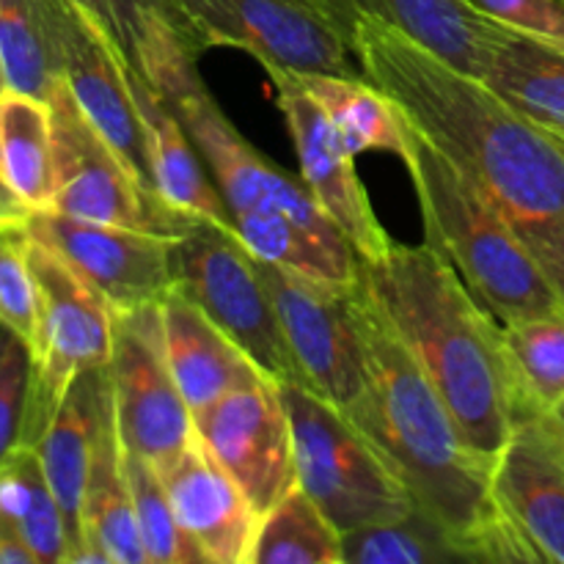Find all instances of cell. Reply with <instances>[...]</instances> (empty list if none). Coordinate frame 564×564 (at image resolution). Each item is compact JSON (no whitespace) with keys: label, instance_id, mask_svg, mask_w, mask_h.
Here are the masks:
<instances>
[{"label":"cell","instance_id":"4316f807","mask_svg":"<svg viewBox=\"0 0 564 564\" xmlns=\"http://www.w3.org/2000/svg\"><path fill=\"white\" fill-rule=\"evenodd\" d=\"M0 154L11 187L28 209H53L55 169L50 102L6 88L0 97Z\"/></svg>","mask_w":564,"mask_h":564},{"label":"cell","instance_id":"ffe728a7","mask_svg":"<svg viewBox=\"0 0 564 564\" xmlns=\"http://www.w3.org/2000/svg\"><path fill=\"white\" fill-rule=\"evenodd\" d=\"M110 383L108 369H88L72 380L69 391L61 400L53 422L33 446L42 460L44 477L55 496L66 529V564L80 562L86 551L83 538V496H86L88 471H91L94 444H97L99 422L108 405Z\"/></svg>","mask_w":564,"mask_h":564},{"label":"cell","instance_id":"484cf974","mask_svg":"<svg viewBox=\"0 0 564 564\" xmlns=\"http://www.w3.org/2000/svg\"><path fill=\"white\" fill-rule=\"evenodd\" d=\"M314 102L328 113L347 147L356 154L389 152L405 158L408 119L400 105L367 77L297 75Z\"/></svg>","mask_w":564,"mask_h":564},{"label":"cell","instance_id":"6da1fadb","mask_svg":"<svg viewBox=\"0 0 564 564\" xmlns=\"http://www.w3.org/2000/svg\"><path fill=\"white\" fill-rule=\"evenodd\" d=\"M350 47L364 77L499 209L564 303L562 138L386 22H358Z\"/></svg>","mask_w":564,"mask_h":564},{"label":"cell","instance_id":"8d00e7d4","mask_svg":"<svg viewBox=\"0 0 564 564\" xmlns=\"http://www.w3.org/2000/svg\"><path fill=\"white\" fill-rule=\"evenodd\" d=\"M549 413H551V419H554L556 430H560V438H562V446H564V400L560 402V405L551 408Z\"/></svg>","mask_w":564,"mask_h":564},{"label":"cell","instance_id":"7a4b0ae2","mask_svg":"<svg viewBox=\"0 0 564 564\" xmlns=\"http://www.w3.org/2000/svg\"><path fill=\"white\" fill-rule=\"evenodd\" d=\"M367 386L347 408L413 507L444 527L468 562H538L494 499L496 460L457 430L444 400L356 281Z\"/></svg>","mask_w":564,"mask_h":564},{"label":"cell","instance_id":"5b68a950","mask_svg":"<svg viewBox=\"0 0 564 564\" xmlns=\"http://www.w3.org/2000/svg\"><path fill=\"white\" fill-rule=\"evenodd\" d=\"M281 400L292 424L297 485L341 534L400 521L416 510L345 408L301 383H281Z\"/></svg>","mask_w":564,"mask_h":564},{"label":"cell","instance_id":"603a6c76","mask_svg":"<svg viewBox=\"0 0 564 564\" xmlns=\"http://www.w3.org/2000/svg\"><path fill=\"white\" fill-rule=\"evenodd\" d=\"M130 80L138 110H141L143 132H147V154L154 193L180 215L209 220V224L235 231L229 207H226L213 174L204 165L202 154L187 135L180 116L132 72Z\"/></svg>","mask_w":564,"mask_h":564},{"label":"cell","instance_id":"e0dca14e","mask_svg":"<svg viewBox=\"0 0 564 564\" xmlns=\"http://www.w3.org/2000/svg\"><path fill=\"white\" fill-rule=\"evenodd\" d=\"M494 499L534 560L564 564V446L549 411L512 430L494 468Z\"/></svg>","mask_w":564,"mask_h":564},{"label":"cell","instance_id":"d590c367","mask_svg":"<svg viewBox=\"0 0 564 564\" xmlns=\"http://www.w3.org/2000/svg\"><path fill=\"white\" fill-rule=\"evenodd\" d=\"M31 215L28 204L11 187L3 169V154H0V231H25Z\"/></svg>","mask_w":564,"mask_h":564},{"label":"cell","instance_id":"d6a6232c","mask_svg":"<svg viewBox=\"0 0 564 564\" xmlns=\"http://www.w3.org/2000/svg\"><path fill=\"white\" fill-rule=\"evenodd\" d=\"M31 383V341L11 325L0 323V466L20 449L25 438Z\"/></svg>","mask_w":564,"mask_h":564},{"label":"cell","instance_id":"d4e9b609","mask_svg":"<svg viewBox=\"0 0 564 564\" xmlns=\"http://www.w3.org/2000/svg\"><path fill=\"white\" fill-rule=\"evenodd\" d=\"M83 538L86 551L77 564H149L138 532L135 505L124 471V444L110 397L99 422L83 496Z\"/></svg>","mask_w":564,"mask_h":564},{"label":"cell","instance_id":"4fadbf2b","mask_svg":"<svg viewBox=\"0 0 564 564\" xmlns=\"http://www.w3.org/2000/svg\"><path fill=\"white\" fill-rule=\"evenodd\" d=\"M196 438L246 494L259 518L297 488L292 424L281 386L262 378L193 416Z\"/></svg>","mask_w":564,"mask_h":564},{"label":"cell","instance_id":"8992f818","mask_svg":"<svg viewBox=\"0 0 564 564\" xmlns=\"http://www.w3.org/2000/svg\"><path fill=\"white\" fill-rule=\"evenodd\" d=\"M174 286L185 292L273 383H301L259 262L237 231L193 220L171 242Z\"/></svg>","mask_w":564,"mask_h":564},{"label":"cell","instance_id":"cb8c5ba5","mask_svg":"<svg viewBox=\"0 0 564 564\" xmlns=\"http://www.w3.org/2000/svg\"><path fill=\"white\" fill-rule=\"evenodd\" d=\"M479 83L564 141V39L496 22Z\"/></svg>","mask_w":564,"mask_h":564},{"label":"cell","instance_id":"83f0119b","mask_svg":"<svg viewBox=\"0 0 564 564\" xmlns=\"http://www.w3.org/2000/svg\"><path fill=\"white\" fill-rule=\"evenodd\" d=\"M0 521L31 549L39 564H66L64 518L31 446H20L0 466Z\"/></svg>","mask_w":564,"mask_h":564},{"label":"cell","instance_id":"f546056e","mask_svg":"<svg viewBox=\"0 0 564 564\" xmlns=\"http://www.w3.org/2000/svg\"><path fill=\"white\" fill-rule=\"evenodd\" d=\"M468 562L457 540L444 527L413 510L389 523L341 534V564H438Z\"/></svg>","mask_w":564,"mask_h":564},{"label":"cell","instance_id":"44dd1931","mask_svg":"<svg viewBox=\"0 0 564 564\" xmlns=\"http://www.w3.org/2000/svg\"><path fill=\"white\" fill-rule=\"evenodd\" d=\"M350 42L361 20H378L422 44L463 75H482L496 20L466 0H314Z\"/></svg>","mask_w":564,"mask_h":564},{"label":"cell","instance_id":"836d02e7","mask_svg":"<svg viewBox=\"0 0 564 564\" xmlns=\"http://www.w3.org/2000/svg\"><path fill=\"white\" fill-rule=\"evenodd\" d=\"M0 323L33 341L36 284L25 257V231H0Z\"/></svg>","mask_w":564,"mask_h":564},{"label":"cell","instance_id":"277c9868","mask_svg":"<svg viewBox=\"0 0 564 564\" xmlns=\"http://www.w3.org/2000/svg\"><path fill=\"white\" fill-rule=\"evenodd\" d=\"M402 163L422 204L424 242L455 268L501 325L564 306L499 209L411 121Z\"/></svg>","mask_w":564,"mask_h":564},{"label":"cell","instance_id":"9a60e30c","mask_svg":"<svg viewBox=\"0 0 564 564\" xmlns=\"http://www.w3.org/2000/svg\"><path fill=\"white\" fill-rule=\"evenodd\" d=\"M268 75L279 94V110L295 143L301 180L306 182L323 213L345 235L358 259L375 262L389 253L394 240L375 215L367 187L356 171V152L347 147L328 113L303 88L297 72L268 69Z\"/></svg>","mask_w":564,"mask_h":564},{"label":"cell","instance_id":"e575fe53","mask_svg":"<svg viewBox=\"0 0 564 564\" xmlns=\"http://www.w3.org/2000/svg\"><path fill=\"white\" fill-rule=\"evenodd\" d=\"M466 3L501 25L564 39L562 0H466Z\"/></svg>","mask_w":564,"mask_h":564},{"label":"cell","instance_id":"74e56055","mask_svg":"<svg viewBox=\"0 0 564 564\" xmlns=\"http://www.w3.org/2000/svg\"><path fill=\"white\" fill-rule=\"evenodd\" d=\"M6 94V77H3V69H0V97Z\"/></svg>","mask_w":564,"mask_h":564},{"label":"cell","instance_id":"8fae6325","mask_svg":"<svg viewBox=\"0 0 564 564\" xmlns=\"http://www.w3.org/2000/svg\"><path fill=\"white\" fill-rule=\"evenodd\" d=\"M257 262L301 372V386L347 411L367 386L356 284H328L262 259Z\"/></svg>","mask_w":564,"mask_h":564},{"label":"cell","instance_id":"f35d334b","mask_svg":"<svg viewBox=\"0 0 564 564\" xmlns=\"http://www.w3.org/2000/svg\"><path fill=\"white\" fill-rule=\"evenodd\" d=\"M562 3H564V0H562Z\"/></svg>","mask_w":564,"mask_h":564},{"label":"cell","instance_id":"ba28073f","mask_svg":"<svg viewBox=\"0 0 564 564\" xmlns=\"http://www.w3.org/2000/svg\"><path fill=\"white\" fill-rule=\"evenodd\" d=\"M198 55L215 47L251 53L264 69L364 77L350 42L314 0H174Z\"/></svg>","mask_w":564,"mask_h":564},{"label":"cell","instance_id":"f1b7e54d","mask_svg":"<svg viewBox=\"0 0 564 564\" xmlns=\"http://www.w3.org/2000/svg\"><path fill=\"white\" fill-rule=\"evenodd\" d=\"M251 564H341V532L297 485L259 518Z\"/></svg>","mask_w":564,"mask_h":564},{"label":"cell","instance_id":"4dcf8cb0","mask_svg":"<svg viewBox=\"0 0 564 564\" xmlns=\"http://www.w3.org/2000/svg\"><path fill=\"white\" fill-rule=\"evenodd\" d=\"M510 361L534 411L564 400V306L521 323L501 325Z\"/></svg>","mask_w":564,"mask_h":564},{"label":"cell","instance_id":"2e32d148","mask_svg":"<svg viewBox=\"0 0 564 564\" xmlns=\"http://www.w3.org/2000/svg\"><path fill=\"white\" fill-rule=\"evenodd\" d=\"M25 235L53 248L113 312L160 303L174 290L171 237L69 218L53 209L33 213Z\"/></svg>","mask_w":564,"mask_h":564},{"label":"cell","instance_id":"5bb4252c","mask_svg":"<svg viewBox=\"0 0 564 564\" xmlns=\"http://www.w3.org/2000/svg\"><path fill=\"white\" fill-rule=\"evenodd\" d=\"M61 77L94 130L113 147L138 182L154 193L147 132L130 69L108 36L69 0H44ZM158 196V193H154ZM160 198V196H158Z\"/></svg>","mask_w":564,"mask_h":564},{"label":"cell","instance_id":"52a82bcc","mask_svg":"<svg viewBox=\"0 0 564 564\" xmlns=\"http://www.w3.org/2000/svg\"><path fill=\"white\" fill-rule=\"evenodd\" d=\"M25 257L36 284L33 383L22 446H36L72 380L108 367L113 352V308L53 248L25 235Z\"/></svg>","mask_w":564,"mask_h":564},{"label":"cell","instance_id":"9c48e42d","mask_svg":"<svg viewBox=\"0 0 564 564\" xmlns=\"http://www.w3.org/2000/svg\"><path fill=\"white\" fill-rule=\"evenodd\" d=\"M47 102L53 113V213L154 231L171 240L185 235L193 220H198L171 209L132 176L124 160L77 108L64 80L55 86Z\"/></svg>","mask_w":564,"mask_h":564},{"label":"cell","instance_id":"ac0fdd59","mask_svg":"<svg viewBox=\"0 0 564 564\" xmlns=\"http://www.w3.org/2000/svg\"><path fill=\"white\" fill-rule=\"evenodd\" d=\"M160 474L176 521L209 564H251L259 512L202 441L193 438Z\"/></svg>","mask_w":564,"mask_h":564},{"label":"cell","instance_id":"7c38bea8","mask_svg":"<svg viewBox=\"0 0 564 564\" xmlns=\"http://www.w3.org/2000/svg\"><path fill=\"white\" fill-rule=\"evenodd\" d=\"M165 102L174 108L191 141L196 143L231 218L248 213H279L323 240L347 242L334 220L323 213L306 182L279 171V165L270 163L237 132L202 77Z\"/></svg>","mask_w":564,"mask_h":564},{"label":"cell","instance_id":"3957f363","mask_svg":"<svg viewBox=\"0 0 564 564\" xmlns=\"http://www.w3.org/2000/svg\"><path fill=\"white\" fill-rule=\"evenodd\" d=\"M358 284L427 375L466 444L499 460L512 430L540 416L518 380L499 319L427 242H394L375 262L358 259Z\"/></svg>","mask_w":564,"mask_h":564},{"label":"cell","instance_id":"30bf717a","mask_svg":"<svg viewBox=\"0 0 564 564\" xmlns=\"http://www.w3.org/2000/svg\"><path fill=\"white\" fill-rule=\"evenodd\" d=\"M105 369L121 444L163 471L193 444L196 424L165 358L160 303L113 312Z\"/></svg>","mask_w":564,"mask_h":564},{"label":"cell","instance_id":"1f68e13d","mask_svg":"<svg viewBox=\"0 0 564 564\" xmlns=\"http://www.w3.org/2000/svg\"><path fill=\"white\" fill-rule=\"evenodd\" d=\"M124 471L149 564H209L176 521L160 468L147 457L124 449Z\"/></svg>","mask_w":564,"mask_h":564},{"label":"cell","instance_id":"d6986e66","mask_svg":"<svg viewBox=\"0 0 564 564\" xmlns=\"http://www.w3.org/2000/svg\"><path fill=\"white\" fill-rule=\"evenodd\" d=\"M124 58L127 69L163 99L198 80L193 50L174 0H69Z\"/></svg>","mask_w":564,"mask_h":564},{"label":"cell","instance_id":"7402d4cb","mask_svg":"<svg viewBox=\"0 0 564 564\" xmlns=\"http://www.w3.org/2000/svg\"><path fill=\"white\" fill-rule=\"evenodd\" d=\"M160 319L171 375L193 416L264 378L251 358L176 286L160 301Z\"/></svg>","mask_w":564,"mask_h":564}]
</instances>
